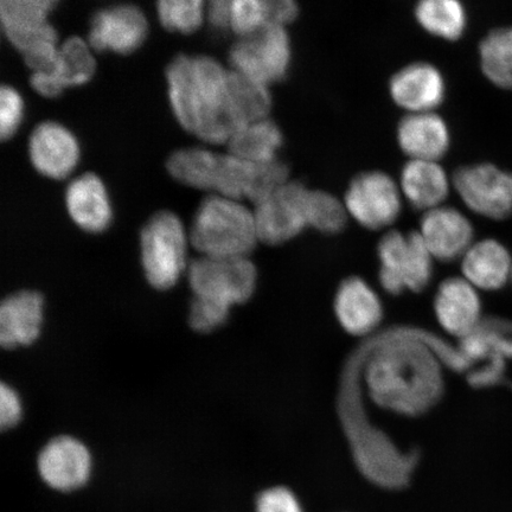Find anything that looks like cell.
<instances>
[{
    "label": "cell",
    "instance_id": "8d00e7d4",
    "mask_svg": "<svg viewBox=\"0 0 512 512\" xmlns=\"http://www.w3.org/2000/svg\"><path fill=\"white\" fill-rule=\"evenodd\" d=\"M268 27H285L298 16V5L292 0H266Z\"/></svg>",
    "mask_w": 512,
    "mask_h": 512
},
{
    "label": "cell",
    "instance_id": "2e32d148",
    "mask_svg": "<svg viewBox=\"0 0 512 512\" xmlns=\"http://www.w3.org/2000/svg\"><path fill=\"white\" fill-rule=\"evenodd\" d=\"M435 316L443 329L464 339L482 324V302L469 281L451 278L440 285L434 302Z\"/></svg>",
    "mask_w": 512,
    "mask_h": 512
},
{
    "label": "cell",
    "instance_id": "83f0119b",
    "mask_svg": "<svg viewBox=\"0 0 512 512\" xmlns=\"http://www.w3.org/2000/svg\"><path fill=\"white\" fill-rule=\"evenodd\" d=\"M480 67L492 85L512 88V27L492 30L479 46Z\"/></svg>",
    "mask_w": 512,
    "mask_h": 512
},
{
    "label": "cell",
    "instance_id": "7402d4cb",
    "mask_svg": "<svg viewBox=\"0 0 512 512\" xmlns=\"http://www.w3.org/2000/svg\"><path fill=\"white\" fill-rule=\"evenodd\" d=\"M462 270L464 279L477 290L496 291L511 279V255L501 242L479 241L463 256Z\"/></svg>",
    "mask_w": 512,
    "mask_h": 512
},
{
    "label": "cell",
    "instance_id": "cb8c5ba5",
    "mask_svg": "<svg viewBox=\"0 0 512 512\" xmlns=\"http://www.w3.org/2000/svg\"><path fill=\"white\" fill-rule=\"evenodd\" d=\"M403 194L415 209L439 208L450 191L445 171L437 162L411 160L401 174Z\"/></svg>",
    "mask_w": 512,
    "mask_h": 512
},
{
    "label": "cell",
    "instance_id": "f35d334b",
    "mask_svg": "<svg viewBox=\"0 0 512 512\" xmlns=\"http://www.w3.org/2000/svg\"><path fill=\"white\" fill-rule=\"evenodd\" d=\"M30 82L37 93L47 96V98H55L63 91L59 82L51 74H32Z\"/></svg>",
    "mask_w": 512,
    "mask_h": 512
},
{
    "label": "cell",
    "instance_id": "74e56055",
    "mask_svg": "<svg viewBox=\"0 0 512 512\" xmlns=\"http://www.w3.org/2000/svg\"><path fill=\"white\" fill-rule=\"evenodd\" d=\"M232 3L229 0H213L208 8V19L211 25L217 29L230 28V16H232Z\"/></svg>",
    "mask_w": 512,
    "mask_h": 512
},
{
    "label": "cell",
    "instance_id": "ba28073f",
    "mask_svg": "<svg viewBox=\"0 0 512 512\" xmlns=\"http://www.w3.org/2000/svg\"><path fill=\"white\" fill-rule=\"evenodd\" d=\"M291 57L290 37L283 27H266L241 37L229 53L235 72L266 86L285 78Z\"/></svg>",
    "mask_w": 512,
    "mask_h": 512
},
{
    "label": "cell",
    "instance_id": "7c38bea8",
    "mask_svg": "<svg viewBox=\"0 0 512 512\" xmlns=\"http://www.w3.org/2000/svg\"><path fill=\"white\" fill-rule=\"evenodd\" d=\"M38 471L44 483L54 490H78L85 486L91 477V453L78 439L55 438L40 453Z\"/></svg>",
    "mask_w": 512,
    "mask_h": 512
},
{
    "label": "cell",
    "instance_id": "d6a6232c",
    "mask_svg": "<svg viewBox=\"0 0 512 512\" xmlns=\"http://www.w3.org/2000/svg\"><path fill=\"white\" fill-rule=\"evenodd\" d=\"M229 307L194 297L190 306L189 322L191 328L201 334L213 332L227 322Z\"/></svg>",
    "mask_w": 512,
    "mask_h": 512
},
{
    "label": "cell",
    "instance_id": "1f68e13d",
    "mask_svg": "<svg viewBox=\"0 0 512 512\" xmlns=\"http://www.w3.org/2000/svg\"><path fill=\"white\" fill-rule=\"evenodd\" d=\"M268 27L266 0H235L232 3L230 28L245 37Z\"/></svg>",
    "mask_w": 512,
    "mask_h": 512
},
{
    "label": "cell",
    "instance_id": "44dd1931",
    "mask_svg": "<svg viewBox=\"0 0 512 512\" xmlns=\"http://www.w3.org/2000/svg\"><path fill=\"white\" fill-rule=\"evenodd\" d=\"M399 144L412 160L437 162L450 146V132L439 115L412 113L401 120L398 130Z\"/></svg>",
    "mask_w": 512,
    "mask_h": 512
},
{
    "label": "cell",
    "instance_id": "d590c367",
    "mask_svg": "<svg viewBox=\"0 0 512 512\" xmlns=\"http://www.w3.org/2000/svg\"><path fill=\"white\" fill-rule=\"evenodd\" d=\"M21 418V399H19L14 389L2 384V387H0V427L3 431L10 430L18 424Z\"/></svg>",
    "mask_w": 512,
    "mask_h": 512
},
{
    "label": "cell",
    "instance_id": "484cf974",
    "mask_svg": "<svg viewBox=\"0 0 512 512\" xmlns=\"http://www.w3.org/2000/svg\"><path fill=\"white\" fill-rule=\"evenodd\" d=\"M283 134L273 121L264 119L249 124L229 140L230 155L254 164L273 162L283 145Z\"/></svg>",
    "mask_w": 512,
    "mask_h": 512
},
{
    "label": "cell",
    "instance_id": "30bf717a",
    "mask_svg": "<svg viewBox=\"0 0 512 512\" xmlns=\"http://www.w3.org/2000/svg\"><path fill=\"white\" fill-rule=\"evenodd\" d=\"M310 190L302 183L288 182L256 206V232L260 241L277 246L309 227L307 208Z\"/></svg>",
    "mask_w": 512,
    "mask_h": 512
},
{
    "label": "cell",
    "instance_id": "6da1fadb",
    "mask_svg": "<svg viewBox=\"0 0 512 512\" xmlns=\"http://www.w3.org/2000/svg\"><path fill=\"white\" fill-rule=\"evenodd\" d=\"M366 383L376 405L406 416L430 411L444 393L438 357L418 339L383 343L369 358Z\"/></svg>",
    "mask_w": 512,
    "mask_h": 512
},
{
    "label": "cell",
    "instance_id": "f1b7e54d",
    "mask_svg": "<svg viewBox=\"0 0 512 512\" xmlns=\"http://www.w3.org/2000/svg\"><path fill=\"white\" fill-rule=\"evenodd\" d=\"M95 61L86 43L80 37H70L59 49V61L53 74L64 89L81 86L92 79Z\"/></svg>",
    "mask_w": 512,
    "mask_h": 512
},
{
    "label": "cell",
    "instance_id": "ac0fdd59",
    "mask_svg": "<svg viewBox=\"0 0 512 512\" xmlns=\"http://www.w3.org/2000/svg\"><path fill=\"white\" fill-rule=\"evenodd\" d=\"M395 104L412 113H428L445 98V80L431 64L414 63L400 70L390 81Z\"/></svg>",
    "mask_w": 512,
    "mask_h": 512
},
{
    "label": "cell",
    "instance_id": "d4e9b609",
    "mask_svg": "<svg viewBox=\"0 0 512 512\" xmlns=\"http://www.w3.org/2000/svg\"><path fill=\"white\" fill-rule=\"evenodd\" d=\"M228 100L230 111L241 128L267 119L272 107L268 86L241 73H228Z\"/></svg>",
    "mask_w": 512,
    "mask_h": 512
},
{
    "label": "cell",
    "instance_id": "603a6c76",
    "mask_svg": "<svg viewBox=\"0 0 512 512\" xmlns=\"http://www.w3.org/2000/svg\"><path fill=\"white\" fill-rule=\"evenodd\" d=\"M66 204L72 220L86 232L100 233L110 226V202L104 185L95 175L74 179L67 188Z\"/></svg>",
    "mask_w": 512,
    "mask_h": 512
},
{
    "label": "cell",
    "instance_id": "5b68a950",
    "mask_svg": "<svg viewBox=\"0 0 512 512\" xmlns=\"http://www.w3.org/2000/svg\"><path fill=\"white\" fill-rule=\"evenodd\" d=\"M140 242L150 285L160 291L174 287L187 265V239L178 217L170 211H159L145 224Z\"/></svg>",
    "mask_w": 512,
    "mask_h": 512
},
{
    "label": "cell",
    "instance_id": "8fae6325",
    "mask_svg": "<svg viewBox=\"0 0 512 512\" xmlns=\"http://www.w3.org/2000/svg\"><path fill=\"white\" fill-rule=\"evenodd\" d=\"M345 208L364 228L388 227L400 215V192L393 179L384 172H364L350 183Z\"/></svg>",
    "mask_w": 512,
    "mask_h": 512
},
{
    "label": "cell",
    "instance_id": "ffe728a7",
    "mask_svg": "<svg viewBox=\"0 0 512 512\" xmlns=\"http://www.w3.org/2000/svg\"><path fill=\"white\" fill-rule=\"evenodd\" d=\"M41 293L23 291L6 298L0 307V343L5 349L27 347L41 334L43 324Z\"/></svg>",
    "mask_w": 512,
    "mask_h": 512
},
{
    "label": "cell",
    "instance_id": "5bb4252c",
    "mask_svg": "<svg viewBox=\"0 0 512 512\" xmlns=\"http://www.w3.org/2000/svg\"><path fill=\"white\" fill-rule=\"evenodd\" d=\"M54 0H2L0 22L12 46L22 53L44 43H56V31L48 15Z\"/></svg>",
    "mask_w": 512,
    "mask_h": 512
},
{
    "label": "cell",
    "instance_id": "277c9868",
    "mask_svg": "<svg viewBox=\"0 0 512 512\" xmlns=\"http://www.w3.org/2000/svg\"><path fill=\"white\" fill-rule=\"evenodd\" d=\"M168 170L177 181L189 187L213 190L230 200L251 197L258 164L232 155H216L203 149H184L172 153Z\"/></svg>",
    "mask_w": 512,
    "mask_h": 512
},
{
    "label": "cell",
    "instance_id": "8992f818",
    "mask_svg": "<svg viewBox=\"0 0 512 512\" xmlns=\"http://www.w3.org/2000/svg\"><path fill=\"white\" fill-rule=\"evenodd\" d=\"M380 283L398 296L406 290L421 292L433 277V256L419 233L390 232L379 245Z\"/></svg>",
    "mask_w": 512,
    "mask_h": 512
},
{
    "label": "cell",
    "instance_id": "f546056e",
    "mask_svg": "<svg viewBox=\"0 0 512 512\" xmlns=\"http://www.w3.org/2000/svg\"><path fill=\"white\" fill-rule=\"evenodd\" d=\"M348 210L338 198L325 191H310L307 220L320 233L337 234L347 224Z\"/></svg>",
    "mask_w": 512,
    "mask_h": 512
},
{
    "label": "cell",
    "instance_id": "52a82bcc",
    "mask_svg": "<svg viewBox=\"0 0 512 512\" xmlns=\"http://www.w3.org/2000/svg\"><path fill=\"white\" fill-rule=\"evenodd\" d=\"M258 273L245 258L201 256L189 266V283L194 297L226 307L246 303L253 296Z\"/></svg>",
    "mask_w": 512,
    "mask_h": 512
},
{
    "label": "cell",
    "instance_id": "e0dca14e",
    "mask_svg": "<svg viewBox=\"0 0 512 512\" xmlns=\"http://www.w3.org/2000/svg\"><path fill=\"white\" fill-rule=\"evenodd\" d=\"M29 156L32 165L42 175L62 179L78 163L79 146L73 134L63 126L43 123L31 133Z\"/></svg>",
    "mask_w": 512,
    "mask_h": 512
},
{
    "label": "cell",
    "instance_id": "9c48e42d",
    "mask_svg": "<svg viewBox=\"0 0 512 512\" xmlns=\"http://www.w3.org/2000/svg\"><path fill=\"white\" fill-rule=\"evenodd\" d=\"M463 202L476 214L490 220L512 215V172L490 163L464 166L453 178Z\"/></svg>",
    "mask_w": 512,
    "mask_h": 512
},
{
    "label": "cell",
    "instance_id": "ab89813d",
    "mask_svg": "<svg viewBox=\"0 0 512 512\" xmlns=\"http://www.w3.org/2000/svg\"><path fill=\"white\" fill-rule=\"evenodd\" d=\"M511 280H512V274H511Z\"/></svg>",
    "mask_w": 512,
    "mask_h": 512
},
{
    "label": "cell",
    "instance_id": "4dcf8cb0",
    "mask_svg": "<svg viewBox=\"0 0 512 512\" xmlns=\"http://www.w3.org/2000/svg\"><path fill=\"white\" fill-rule=\"evenodd\" d=\"M163 27L170 31L190 34L202 22V2L198 0H162L157 4Z\"/></svg>",
    "mask_w": 512,
    "mask_h": 512
},
{
    "label": "cell",
    "instance_id": "7a4b0ae2",
    "mask_svg": "<svg viewBox=\"0 0 512 512\" xmlns=\"http://www.w3.org/2000/svg\"><path fill=\"white\" fill-rule=\"evenodd\" d=\"M228 73L209 56L179 55L166 69L178 123L207 143H229L241 130L229 107Z\"/></svg>",
    "mask_w": 512,
    "mask_h": 512
},
{
    "label": "cell",
    "instance_id": "4316f807",
    "mask_svg": "<svg viewBox=\"0 0 512 512\" xmlns=\"http://www.w3.org/2000/svg\"><path fill=\"white\" fill-rule=\"evenodd\" d=\"M415 15L421 27L434 36L456 41L464 35L466 11L456 0H425L416 6Z\"/></svg>",
    "mask_w": 512,
    "mask_h": 512
},
{
    "label": "cell",
    "instance_id": "9a60e30c",
    "mask_svg": "<svg viewBox=\"0 0 512 512\" xmlns=\"http://www.w3.org/2000/svg\"><path fill=\"white\" fill-rule=\"evenodd\" d=\"M419 234L433 259L446 262L463 258L473 245L475 232L460 211L439 207L427 211L422 217Z\"/></svg>",
    "mask_w": 512,
    "mask_h": 512
},
{
    "label": "cell",
    "instance_id": "3957f363",
    "mask_svg": "<svg viewBox=\"0 0 512 512\" xmlns=\"http://www.w3.org/2000/svg\"><path fill=\"white\" fill-rule=\"evenodd\" d=\"M258 240L254 214L230 198H206L192 223L191 242L202 256L245 258Z\"/></svg>",
    "mask_w": 512,
    "mask_h": 512
},
{
    "label": "cell",
    "instance_id": "e575fe53",
    "mask_svg": "<svg viewBox=\"0 0 512 512\" xmlns=\"http://www.w3.org/2000/svg\"><path fill=\"white\" fill-rule=\"evenodd\" d=\"M256 512H304L296 495L284 486L261 492L256 499Z\"/></svg>",
    "mask_w": 512,
    "mask_h": 512
},
{
    "label": "cell",
    "instance_id": "d6986e66",
    "mask_svg": "<svg viewBox=\"0 0 512 512\" xmlns=\"http://www.w3.org/2000/svg\"><path fill=\"white\" fill-rule=\"evenodd\" d=\"M335 312L339 324L352 336L370 334L383 317L379 296L366 281L357 277L348 278L339 286Z\"/></svg>",
    "mask_w": 512,
    "mask_h": 512
},
{
    "label": "cell",
    "instance_id": "836d02e7",
    "mask_svg": "<svg viewBox=\"0 0 512 512\" xmlns=\"http://www.w3.org/2000/svg\"><path fill=\"white\" fill-rule=\"evenodd\" d=\"M22 118L21 96L14 88H0V137L6 140L14 136Z\"/></svg>",
    "mask_w": 512,
    "mask_h": 512
},
{
    "label": "cell",
    "instance_id": "4fadbf2b",
    "mask_svg": "<svg viewBox=\"0 0 512 512\" xmlns=\"http://www.w3.org/2000/svg\"><path fill=\"white\" fill-rule=\"evenodd\" d=\"M146 34L147 22L142 10L121 4L96 12L88 41L94 50L130 54L142 46Z\"/></svg>",
    "mask_w": 512,
    "mask_h": 512
}]
</instances>
